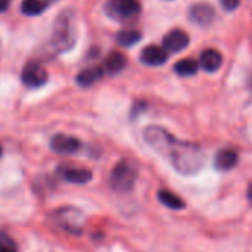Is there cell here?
Returning a JSON list of instances; mask_svg holds the SVG:
<instances>
[{"mask_svg": "<svg viewBox=\"0 0 252 252\" xmlns=\"http://www.w3.org/2000/svg\"><path fill=\"white\" fill-rule=\"evenodd\" d=\"M220 2H221V6L225 11H234L239 6L240 0H220Z\"/></svg>", "mask_w": 252, "mask_h": 252, "instance_id": "cell-21", "label": "cell"}, {"mask_svg": "<svg viewBox=\"0 0 252 252\" xmlns=\"http://www.w3.org/2000/svg\"><path fill=\"white\" fill-rule=\"evenodd\" d=\"M126 64H128V60L126 57L122 54V52H111L107 60H105V64H104V70L108 73V74H117L120 71L125 70Z\"/></svg>", "mask_w": 252, "mask_h": 252, "instance_id": "cell-15", "label": "cell"}, {"mask_svg": "<svg viewBox=\"0 0 252 252\" xmlns=\"http://www.w3.org/2000/svg\"><path fill=\"white\" fill-rule=\"evenodd\" d=\"M158 199L160 200V203H163L169 209H184L186 208L184 200L169 190H160L158 193Z\"/></svg>", "mask_w": 252, "mask_h": 252, "instance_id": "cell-16", "label": "cell"}, {"mask_svg": "<svg viewBox=\"0 0 252 252\" xmlns=\"http://www.w3.org/2000/svg\"><path fill=\"white\" fill-rule=\"evenodd\" d=\"M199 63L191 60V58H184L181 61H178L175 65H174V71L178 74V76H183V77H189V76H193L197 73L199 70Z\"/></svg>", "mask_w": 252, "mask_h": 252, "instance_id": "cell-17", "label": "cell"}, {"mask_svg": "<svg viewBox=\"0 0 252 252\" xmlns=\"http://www.w3.org/2000/svg\"><path fill=\"white\" fill-rule=\"evenodd\" d=\"M189 17H190V21L194 23L196 26L206 27V26H209L212 23V20L215 17V12L206 3H197V5H193L190 8Z\"/></svg>", "mask_w": 252, "mask_h": 252, "instance_id": "cell-10", "label": "cell"}, {"mask_svg": "<svg viewBox=\"0 0 252 252\" xmlns=\"http://www.w3.org/2000/svg\"><path fill=\"white\" fill-rule=\"evenodd\" d=\"M143 137L155 152H158L177 172L183 175H193L203 166L205 156L197 144L181 141L160 126H147Z\"/></svg>", "mask_w": 252, "mask_h": 252, "instance_id": "cell-1", "label": "cell"}, {"mask_svg": "<svg viewBox=\"0 0 252 252\" xmlns=\"http://www.w3.org/2000/svg\"><path fill=\"white\" fill-rule=\"evenodd\" d=\"M138 178L137 166L129 160H120L111 169L108 177V184L114 191L128 193L134 189Z\"/></svg>", "mask_w": 252, "mask_h": 252, "instance_id": "cell-2", "label": "cell"}, {"mask_svg": "<svg viewBox=\"0 0 252 252\" xmlns=\"http://www.w3.org/2000/svg\"><path fill=\"white\" fill-rule=\"evenodd\" d=\"M2 155H3V149H2V146H0V158H2Z\"/></svg>", "mask_w": 252, "mask_h": 252, "instance_id": "cell-24", "label": "cell"}, {"mask_svg": "<svg viewBox=\"0 0 252 252\" xmlns=\"http://www.w3.org/2000/svg\"><path fill=\"white\" fill-rule=\"evenodd\" d=\"M73 29L70 26V20L60 17L57 26L54 29V45L60 51H65L73 45Z\"/></svg>", "mask_w": 252, "mask_h": 252, "instance_id": "cell-6", "label": "cell"}, {"mask_svg": "<svg viewBox=\"0 0 252 252\" xmlns=\"http://www.w3.org/2000/svg\"><path fill=\"white\" fill-rule=\"evenodd\" d=\"M82 143L70 135H64V134H58L51 140V147L54 152L57 153H63V155H70V153H76L80 149Z\"/></svg>", "mask_w": 252, "mask_h": 252, "instance_id": "cell-9", "label": "cell"}, {"mask_svg": "<svg viewBox=\"0 0 252 252\" xmlns=\"http://www.w3.org/2000/svg\"><path fill=\"white\" fill-rule=\"evenodd\" d=\"M248 199H249V202L252 203V184L248 187Z\"/></svg>", "mask_w": 252, "mask_h": 252, "instance_id": "cell-23", "label": "cell"}, {"mask_svg": "<svg viewBox=\"0 0 252 252\" xmlns=\"http://www.w3.org/2000/svg\"><path fill=\"white\" fill-rule=\"evenodd\" d=\"M222 64V55L217 51V49H205L200 54V67L208 71V73H214L217 71Z\"/></svg>", "mask_w": 252, "mask_h": 252, "instance_id": "cell-12", "label": "cell"}, {"mask_svg": "<svg viewBox=\"0 0 252 252\" xmlns=\"http://www.w3.org/2000/svg\"><path fill=\"white\" fill-rule=\"evenodd\" d=\"M105 11L111 18L125 21L137 17L141 12V2L140 0H108Z\"/></svg>", "mask_w": 252, "mask_h": 252, "instance_id": "cell-3", "label": "cell"}, {"mask_svg": "<svg viewBox=\"0 0 252 252\" xmlns=\"http://www.w3.org/2000/svg\"><path fill=\"white\" fill-rule=\"evenodd\" d=\"M104 71H105V70H104L102 67H89V68L82 70V71L77 74L76 80H77V83H79L80 86L88 88V86H92L95 82H98V80L104 76Z\"/></svg>", "mask_w": 252, "mask_h": 252, "instance_id": "cell-14", "label": "cell"}, {"mask_svg": "<svg viewBox=\"0 0 252 252\" xmlns=\"http://www.w3.org/2000/svg\"><path fill=\"white\" fill-rule=\"evenodd\" d=\"M58 174L67 183L73 184H86L92 180V172L86 168H76V166H60Z\"/></svg>", "mask_w": 252, "mask_h": 252, "instance_id": "cell-8", "label": "cell"}, {"mask_svg": "<svg viewBox=\"0 0 252 252\" xmlns=\"http://www.w3.org/2000/svg\"><path fill=\"white\" fill-rule=\"evenodd\" d=\"M189 43H190V37L183 30H172L163 37V48L168 54L181 52L189 46Z\"/></svg>", "mask_w": 252, "mask_h": 252, "instance_id": "cell-7", "label": "cell"}, {"mask_svg": "<svg viewBox=\"0 0 252 252\" xmlns=\"http://www.w3.org/2000/svg\"><path fill=\"white\" fill-rule=\"evenodd\" d=\"M141 63L147 64V65H162L168 61V52L165 51L163 46H156V45H150L147 48L143 49L141 52Z\"/></svg>", "mask_w": 252, "mask_h": 252, "instance_id": "cell-11", "label": "cell"}, {"mask_svg": "<svg viewBox=\"0 0 252 252\" xmlns=\"http://www.w3.org/2000/svg\"><path fill=\"white\" fill-rule=\"evenodd\" d=\"M21 80L29 88H40L48 82V71L39 63H29L23 68Z\"/></svg>", "mask_w": 252, "mask_h": 252, "instance_id": "cell-5", "label": "cell"}, {"mask_svg": "<svg viewBox=\"0 0 252 252\" xmlns=\"http://www.w3.org/2000/svg\"><path fill=\"white\" fill-rule=\"evenodd\" d=\"M0 252H17L15 242L3 233H0Z\"/></svg>", "mask_w": 252, "mask_h": 252, "instance_id": "cell-20", "label": "cell"}, {"mask_svg": "<svg viewBox=\"0 0 252 252\" xmlns=\"http://www.w3.org/2000/svg\"><path fill=\"white\" fill-rule=\"evenodd\" d=\"M54 220L57 224L73 234H80L83 230V214L76 208H61L54 212Z\"/></svg>", "mask_w": 252, "mask_h": 252, "instance_id": "cell-4", "label": "cell"}, {"mask_svg": "<svg viewBox=\"0 0 252 252\" xmlns=\"http://www.w3.org/2000/svg\"><path fill=\"white\" fill-rule=\"evenodd\" d=\"M141 37L143 36H141V33L138 30H122V32L117 33L116 40H117L119 45L129 48V46L137 45L141 40Z\"/></svg>", "mask_w": 252, "mask_h": 252, "instance_id": "cell-18", "label": "cell"}, {"mask_svg": "<svg viewBox=\"0 0 252 252\" xmlns=\"http://www.w3.org/2000/svg\"><path fill=\"white\" fill-rule=\"evenodd\" d=\"M45 9H46V3L42 2V0H23V3H21L23 14L29 17L40 15Z\"/></svg>", "mask_w": 252, "mask_h": 252, "instance_id": "cell-19", "label": "cell"}, {"mask_svg": "<svg viewBox=\"0 0 252 252\" xmlns=\"http://www.w3.org/2000/svg\"><path fill=\"white\" fill-rule=\"evenodd\" d=\"M9 5V0H0V12L5 11Z\"/></svg>", "mask_w": 252, "mask_h": 252, "instance_id": "cell-22", "label": "cell"}, {"mask_svg": "<svg viewBox=\"0 0 252 252\" xmlns=\"http://www.w3.org/2000/svg\"><path fill=\"white\" fill-rule=\"evenodd\" d=\"M239 162V156L234 150L231 149H224L217 153L215 156V166L220 171H228L233 169Z\"/></svg>", "mask_w": 252, "mask_h": 252, "instance_id": "cell-13", "label": "cell"}]
</instances>
